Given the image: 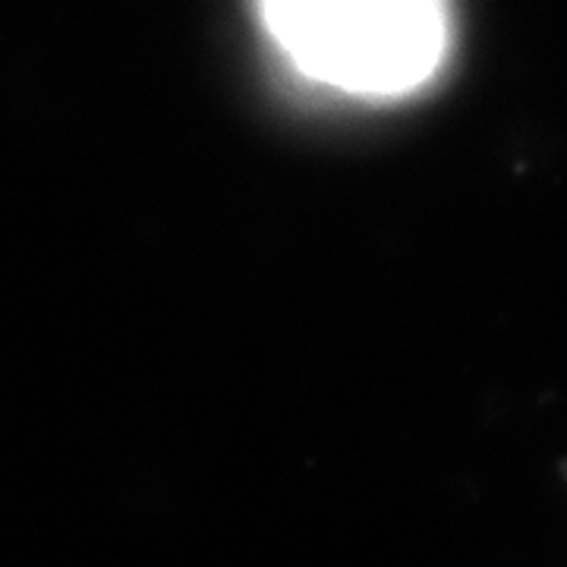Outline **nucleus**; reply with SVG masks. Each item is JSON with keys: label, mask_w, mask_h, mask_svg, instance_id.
<instances>
[{"label": "nucleus", "mask_w": 567, "mask_h": 567, "mask_svg": "<svg viewBox=\"0 0 567 567\" xmlns=\"http://www.w3.org/2000/svg\"><path fill=\"white\" fill-rule=\"evenodd\" d=\"M262 13L306 76L357 95L410 92L445 54L442 0H262Z\"/></svg>", "instance_id": "obj_1"}]
</instances>
